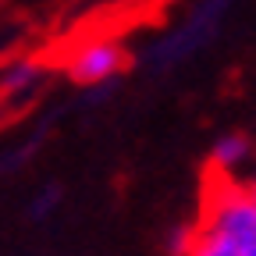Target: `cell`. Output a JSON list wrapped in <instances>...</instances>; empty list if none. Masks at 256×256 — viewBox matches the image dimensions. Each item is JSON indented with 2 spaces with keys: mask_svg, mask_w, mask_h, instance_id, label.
<instances>
[{
  "mask_svg": "<svg viewBox=\"0 0 256 256\" xmlns=\"http://www.w3.org/2000/svg\"><path fill=\"white\" fill-rule=\"evenodd\" d=\"M174 256H256V203L235 178H217Z\"/></svg>",
  "mask_w": 256,
  "mask_h": 256,
  "instance_id": "cell-1",
  "label": "cell"
},
{
  "mask_svg": "<svg viewBox=\"0 0 256 256\" xmlns=\"http://www.w3.org/2000/svg\"><path fill=\"white\" fill-rule=\"evenodd\" d=\"M128 64V54L121 43L114 40H89L78 50H72L68 57V75L78 86H104L110 78H118Z\"/></svg>",
  "mask_w": 256,
  "mask_h": 256,
  "instance_id": "cell-2",
  "label": "cell"
},
{
  "mask_svg": "<svg viewBox=\"0 0 256 256\" xmlns=\"http://www.w3.org/2000/svg\"><path fill=\"white\" fill-rule=\"evenodd\" d=\"M249 139L242 136H224L217 146H214V168H217V178H235V171H242L249 164Z\"/></svg>",
  "mask_w": 256,
  "mask_h": 256,
  "instance_id": "cell-3",
  "label": "cell"
},
{
  "mask_svg": "<svg viewBox=\"0 0 256 256\" xmlns=\"http://www.w3.org/2000/svg\"><path fill=\"white\" fill-rule=\"evenodd\" d=\"M246 192H249V200L256 203V168H252V174H249V182H246Z\"/></svg>",
  "mask_w": 256,
  "mask_h": 256,
  "instance_id": "cell-4",
  "label": "cell"
}]
</instances>
